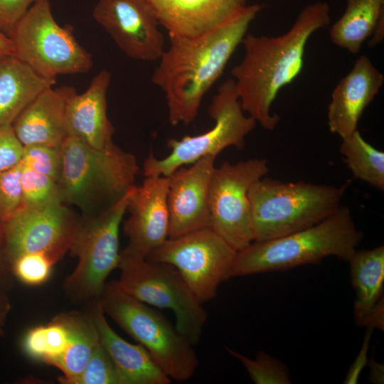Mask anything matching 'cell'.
Segmentation results:
<instances>
[{"label":"cell","mask_w":384,"mask_h":384,"mask_svg":"<svg viewBox=\"0 0 384 384\" xmlns=\"http://www.w3.org/2000/svg\"><path fill=\"white\" fill-rule=\"evenodd\" d=\"M261 9L257 4L246 5L228 21L199 36L169 35L170 46L158 60L151 80L165 94L171 125L196 119L203 97Z\"/></svg>","instance_id":"1"},{"label":"cell","mask_w":384,"mask_h":384,"mask_svg":"<svg viewBox=\"0 0 384 384\" xmlns=\"http://www.w3.org/2000/svg\"><path fill=\"white\" fill-rule=\"evenodd\" d=\"M326 1L306 6L292 27L278 36L246 34L245 55L232 70L242 109L266 130H273L279 117L271 107L280 90L301 73L308 40L331 21Z\"/></svg>","instance_id":"2"},{"label":"cell","mask_w":384,"mask_h":384,"mask_svg":"<svg viewBox=\"0 0 384 384\" xmlns=\"http://www.w3.org/2000/svg\"><path fill=\"white\" fill-rule=\"evenodd\" d=\"M362 238L363 232L356 228L350 209L341 206L311 227L272 240L253 241L238 251L230 278L286 271L319 263L329 256L348 262Z\"/></svg>","instance_id":"3"},{"label":"cell","mask_w":384,"mask_h":384,"mask_svg":"<svg viewBox=\"0 0 384 384\" xmlns=\"http://www.w3.org/2000/svg\"><path fill=\"white\" fill-rule=\"evenodd\" d=\"M351 184L284 182L263 177L248 191L253 241L280 238L311 227L336 212Z\"/></svg>","instance_id":"4"},{"label":"cell","mask_w":384,"mask_h":384,"mask_svg":"<svg viewBox=\"0 0 384 384\" xmlns=\"http://www.w3.org/2000/svg\"><path fill=\"white\" fill-rule=\"evenodd\" d=\"M60 150L58 183L63 201L87 213L97 203L122 195L134 186L139 171L135 156L114 142L95 149L68 136Z\"/></svg>","instance_id":"5"},{"label":"cell","mask_w":384,"mask_h":384,"mask_svg":"<svg viewBox=\"0 0 384 384\" xmlns=\"http://www.w3.org/2000/svg\"><path fill=\"white\" fill-rule=\"evenodd\" d=\"M105 314L144 347L170 378L190 379L199 361L193 345L160 312L124 292L117 280L106 282L100 298Z\"/></svg>","instance_id":"6"},{"label":"cell","mask_w":384,"mask_h":384,"mask_svg":"<svg viewBox=\"0 0 384 384\" xmlns=\"http://www.w3.org/2000/svg\"><path fill=\"white\" fill-rule=\"evenodd\" d=\"M134 186L99 213H90L80 218L69 250L78 262L63 282V289L72 302L87 305L100 299L107 277L118 268L119 228Z\"/></svg>","instance_id":"7"},{"label":"cell","mask_w":384,"mask_h":384,"mask_svg":"<svg viewBox=\"0 0 384 384\" xmlns=\"http://www.w3.org/2000/svg\"><path fill=\"white\" fill-rule=\"evenodd\" d=\"M50 1L33 4L9 32L13 55L48 78L88 72L91 54L78 43L72 26L57 23Z\"/></svg>","instance_id":"8"},{"label":"cell","mask_w":384,"mask_h":384,"mask_svg":"<svg viewBox=\"0 0 384 384\" xmlns=\"http://www.w3.org/2000/svg\"><path fill=\"white\" fill-rule=\"evenodd\" d=\"M243 112L234 80L224 81L208 110L215 121L214 127L196 136L169 139L170 154L158 159L150 153L144 161V175L168 176L182 166L193 164L203 156H216L227 147L244 148L245 139L255 129L257 122L252 117L245 116Z\"/></svg>","instance_id":"9"},{"label":"cell","mask_w":384,"mask_h":384,"mask_svg":"<svg viewBox=\"0 0 384 384\" xmlns=\"http://www.w3.org/2000/svg\"><path fill=\"white\" fill-rule=\"evenodd\" d=\"M121 288L137 299L158 308L171 309L175 326L193 345L200 341L207 312L179 271L166 263L120 257Z\"/></svg>","instance_id":"10"},{"label":"cell","mask_w":384,"mask_h":384,"mask_svg":"<svg viewBox=\"0 0 384 384\" xmlns=\"http://www.w3.org/2000/svg\"><path fill=\"white\" fill-rule=\"evenodd\" d=\"M237 251L210 226L168 238L145 260L175 267L201 303L215 298L218 286L230 279Z\"/></svg>","instance_id":"11"},{"label":"cell","mask_w":384,"mask_h":384,"mask_svg":"<svg viewBox=\"0 0 384 384\" xmlns=\"http://www.w3.org/2000/svg\"><path fill=\"white\" fill-rule=\"evenodd\" d=\"M265 159H250L214 169L209 190L210 227L237 252L253 242L248 191L269 172Z\"/></svg>","instance_id":"12"},{"label":"cell","mask_w":384,"mask_h":384,"mask_svg":"<svg viewBox=\"0 0 384 384\" xmlns=\"http://www.w3.org/2000/svg\"><path fill=\"white\" fill-rule=\"evenodd\" d=\"M80 220V218L64 203L22 206L0 224L9 264L18 255L39 252L55 265L69 252Z\"/></svg>","instance_id":"13"},{"label":"cell","mask_w":384,"mask_h":384,"mask_svg":"<svg viewBox=\"0 0 384 384\" xmlns=\"http://www.w3.org/2000/svg\"><path fill=\"white\" fill-rule=\"evenodd\" d=\"M92 16L132 59L157 60L166 49L158 18L147 0H97Z\"/></svg>","instance_id":"14"},{"label":"cell","mask_w":384,"mask_h":384,"mask_svg":"<svg viewBox=\"0 0 384 384\" xmlns=\"http://www.w3.org/2000/svg\"><path fill=\"white\" fill-rule=\"evenodd\" d=\"M168 187L164 176H146L134 186L127 209L130 215L123 225L129 242L120 257L145 259L169 238Z\"/></svg>","instance_id":"15"},{"label":"cell","mask_w":384,"mask_h":384,"mask_svg":"<svg viewBox=\"0 0 384 384\" xmlns=\"http://www.w3.org/2000/svg\"><path fill=\"white\" fill-rule=\"evenodd\" d=\"M215 157L203 156L167 176L169 238L210 226L209 190Z\"/></svg>","instance_id":"16"},{"label":"cell","mask_w":384,"mask_h":384,"mask_svg":"<svg viewBox=\"0 0 384 384\" xmlns=\"http://www.w3.org/2000/svg\"><path fill=\"white\" fill-rule=\"evenodd\" d=\"M383 82V74L371 60L367 56H360L331 93L327 114L329 131L343 139L358 130L364 110L377 95Z\"/></svg>","instance_id":"17"},{"label":"cell","mask_w":384,"mask_h":384,"mask_svg":"<svg viewBox=\"0 0 384 384\" xmlns=\"http://www.w3.org/2000/svg\"><path fill=\"white\" fill-rule=\"evenodd\" d=\"M112 74L106 70L98 73L82 93L75 92L66 107L68 136L74 137L95 149L112 143L114 128L107 116V95Z\"/></svg>","instance_id":"18"},{"label":"cell","mask_w":384,"mask_h":384,"mask_svg":"<svg viewBox=\"0 0 384 384\" xmlns=\"http://www.w3.org/2000/svg\"><path fill=\"white\" fill-rule=\"evenodd\" d=\"M169 35L193 37L233 18L247 0H147Z\"/></svg>","instance_id":"19"},{"label":"cell","mask_w":384,"mask_h":384,"mask_svg":"<svg viewBox=\"0 0 384 384\" xmlns=\"http://www.w3.org/2000/svg\"><path fill=\"white\" fill-rule=\"evenodd\" d=\"M72 86L50 87L41 92L16 118L12 127L25 146L42 144L60 148L68 137L65 113Z\"/></svg>","instance_id":"20"},{"label":"cell","mask_w":384,"mask_h":384,"mask_svg":"<svg viewBox=\"0 0 384 384\" xmlns=\"http://www.w3.org/2000/svg\"><path fill=\"white\" fill-rule=\"evenodd\" d=\"M100 341L112 358L122 384H169L170 378L141 344H133L120 337L109 325L100 300L89 303Z\"/></svg>","instance_id":"21"},{"label":"cell","mask_w":384,"mask_h":384,"mask_svg":"<svg viewBox=\"0 0 384 384\" xmlns=\"http://www.w3.org/2000/svg\"><path fill=\"white\" fill-rule=\"evenodd\" d=\"M55 78L43 77L14 55L0 57V125L12 124L19 114Z\"/></svg>","instance_id":"22"},{"label":"cell","mask_w":384,"mask_h":384,"mask_svg":"<svg viewBox=\"0 0 384 384\" xmlns=\"http://www.w3.org/2000/svg\"><path fill=\"white\" fill-rule=\"evenodd\" d=\"M69 331L65 351L48 364L61 370L60 383L78 376L85 368L96 346L100 343L97 326L90 314L71 311L60 314Z\"/></svg>","instance_id":"23"},{"label":"cell","mask_w":384,"mask_h":384,"mask_svg":"<svg viewBox=\"0 0 384 384\" xmlns=\"http://www.w3.org/2000/svg\"><path fill=\"white\" fill-rule=\"evenodd\" d=\"M356 293L355 321L372 309L383 297L384 246L356 250L348 260Z\"/></svg>","instance_id":"24"},{"label":"cell","mask_w":384,"mask_h":384,"mask_svg":"<svg viewBox=\"0 0 384 384\" xmlns=\"http://www.w3.org/2000/svg\"><path fill=\"white\" fill-rule=\"evenodd\" d=\"M383 15L384 0H346L344 12L330 28V39L340 48L356 54Z\"/></svg>","instance_id":"25"},{"label":"cell","mask_w":384,"mask_h":384,"mask_svg":"<svg viewBox=\"0 0 384 384\" xmlns=\"http://www.w3.org/2000/svg\"><path fill=\"white\" fill-rule=\"evenodd\" d=\"M354 178L384 191V152L368 143L356 130L339 148Z\"/></svg>","instance_id":"26"},{"label":"cell","mask_w":384,"mask_h":384,"mask_svg":"<svg viewBox=\"0 0 384 384\" xmlns=\"http://www.w3.org/2000/svg\"><path fill=\"white\" fill-rule=\"evenodd\" d=\"M68 341V329L59 314L48 324L30 329L24 336L22 347L30 358L48 364L65 351Z\"/></svg>","instance_id":"27"},{"label":"cell","mask_w":384,"mask_h":384,"mask_svg":"<svg viewBox=\"0 0 384 384\" xmlns=\"http://www.w3.org/2000/svg\"><path fill=\"white\" fill-rule=\"evenodd\" d=\"M20 181L23 206H43L64 203L56 181L21 164Z\"/></svg>","instance_id":"28"},{"label":"cell","mask_w":384,"mask_h":384,"mask_svg":"<svg viewBox=\"0 0 384 384\" xmlns=\"http://www.w3.org/2000/svg\"><path fill=\"white\" fill-rule=\"evenodd\" d=\"M225 349L240 361L255 384H289L291 379L287 366L279 359L260 351L251 359L230 348Z\"/></svg>","instance_id":"29"},{"label":"cell","mask_w":384,"mask_h":384,"mask_svg":"<svg viewBox=\"0 0 384 384\" xmlns=\"http://www.w3.org/2000/svg\"><path fill=\"white\" fill-rule=\"evenodd\" d=\"M63 384H122L117 368L100 341L83 370Z\"/></svg>","instance_id":"30"},{"label":"cell","mask_w":384,"mask_h":384,"mask_svg":"<svg viewBox=\"0 0 384 384\" xmlns=\"http://www.w3.org/2000/svg\"><path fill=\"white\" fill-rule=\"evenodd\" d=\"M53 263L43 253H26L17 256L9 266L14 277L27 285H39L50 277Z\"/></svg>","instance_id":"31"},{"label":"cell","mask_w":384,"mask_h":384,"mask_svg":"<svg viewBox=\"0 0 384 384\" xmlns=\"http://www.w3.org/2000/svg\"><path fill=\"white\" fill-rule=\"evenodd\" d=\"M20 164L58 182L62 165L60 147L42 144L25 146Z\"/></svg>","instance_id":"32"},{"label":"cell","mask_w":384,"mask_h":384,"mask_svg":"<svg viewBox=\"0 0 384 384\" xmlns=\"http://www.w3.org/2000/svg\"><path fill=\"white\" fill-rule=\"evenodd\" d=\"M22 206L20 164L0 172V224Z\"/></svg>","instance_id":"33"},{"label":"cell","mask_w":384,"mask_h":384,"mask_svg":"<svg viewBox=\"0 0 384 384\" xmlns=\"http://www.w3.org/2000/svg\"><path fill=\"white\" fill-rule=\"evenodd\" d=\"M24 146L18 139L12 124L0 125V172L18 166Z\"/></svg>","instance_id":"34"},{"label":"cell","mask_w":384,"mask_h":384,"mask_svg":"<svg viewBox=\"0 0 384 384\" xmlns=\"http://www.w3.org/2000/svg\"><path fill=\"white\" fill-rule=\"evenodd\" d=\"M38 1L0 0V31L8 36L30 7Z\"/></svg>","instance_id":"35"},{"label":"cell","mask_w":384,"mask_h":384,"mask_svg":"<svg viewBox=\"0 0 384 384\" xmlns=\"http://www.w3.org/2000/svg\"><path fill=\"white\" fill-rule=\"evenodd\" d=\"M373 331V329L366 328L362 346L354 361L348 369V371L343 380V383H358L360 374L368 363L367 355Z\"/></svg>","instance_id":"36"},{"label":"cell","mask_w":384,"mask_h":384,"mask_svg":"<svg viewBox=\"0 0 384 384\" xmlns=\"http://www.w3.org/2000/svg\"><path fill=\"white\" fill-rule=\"evenodd\" d=\"M356 324L366 328L384 330V298L372 309L355 321Z\"/></svg>","instance_id":"37"},{"label":"cell","mask_w":384,"mask_h":384,"mask_svg":"<svg viewBox=\"0 0 384 384\" xmlns=\"http://www.w3.org/2000/svg\"><path fill=\"white\" fill-rule=\"evenodd\" d=\"M14 279L7 261L0 229V288L9 289Z\"/></svg>","instance_id":"38"},{"label":"cell","mask_w":384,"mask_h":384,"mask_svg":"<svg viewBox=\"0 0 384 384\" xmlns=\"http://www.w3.org/2000/svg\"><path fill=\"white\" fill-rule=\"evenodd\" d=\"M11 309L8 289L0 288V338L4 335V326Z\"/></svg>","instance_id":"39"},{"label":"cell","mask_w":384,"mask_h":384,"mask_svg":"<svg viewBox=\"0 0 384 384\" xmlns=\"http://www.w3.org/2000/svg\"><path fill=\"white\" fill-rule=\"evenodd\" d=\"M370 371L368 381L373 383H383L384 380V366L375 362L373 359L370 361Z\"/></svg>","instance_id":"40"},{"label":"cell","mask_w":384,"mask_h":384,"mask_svg":"<svg viewBox=\"0 0 384 384\" xmlns=\"http://www.w3.org/2000/svg\"><path fill=\"white\" fill-rule=\"evenodd\" d=\"M368 46L372 48L383 42L384 38V15L378 21L375 28L370 36Z\"/></svg>","instance_id":"41"},{"label":"cell","mask_w":384,"mask_h":384,"mask_svg":"<svg viewBox=\"0 0 384 384\" xmlns=\"http://www.w3.org/2000/svg\"><path fill=\"white\" fill-rule=\"evenodd\" d=\"M13 54V48L9 36L0 31V57Z\"/></svg>","instance_id":"42"}]
</instances>
